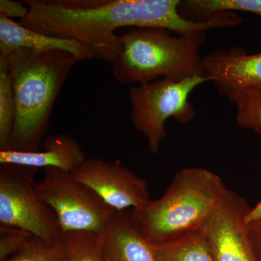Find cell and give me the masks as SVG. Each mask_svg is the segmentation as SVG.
I'll use <instances>...</instances> for the list:
<instances>
[{"label":"cell","mask_w":261,"mask_h":261,"mask_svg":"<svg viewBox=\"0 0 261 261\" xmlns=\"http://www.w3.org/2000/svg\"><path fill=\"white\" fill-rule=\"evenodd\" d=\"M180 0H25L29 11L20 23L60 39L80 43L94 58L113 64L123 43L124 27L167 29L176 34L211 30L210 21H195L180 13Z\"/></svg>","instance_id":"1"},{"label":"cell","mask_w":261,"mask_h":261,"mask_svg":"<svg viewBox=\"0 0 261 261\" xmlns=\"http://www.w3.org/2000/svg\"><path fill=\"white\" fill-rule=\"evenodd\" d=\"M5 57L11 73L15 104L8 150L38 152L57 98L79 60L65 51L27 49H18Z\"/></svg>","instance_id":"2"},{"label":"cell","mask_w":261,"mask_h":261,"mask_svg":"<svg viewBox=\"0 0 261 261\" xmlns=\"http://www.w3.org/2000/svg\"><path fill=\"white\" fill-rule=\"evenodd\" d=\"M228 190L213 171L184 168L162 197L132 209L130 217L149 243H173L200 231L224 202Z\"/></svg>","instance_id":"3"},{"label":"cell","mask_w":261,"mask_h":261,"mask_svg":"<svg viewBox=\"0 0 261 261\" xmlns=\"http://www.w3.org/2000/svg\"><path fill=\"white\" fill-rule=\"evenodd\" d=\"M206 32L173 35L165 29L128 28L119 34L123 49L112 64L113 76L125 85L205 76L200 49Z\"/></svg>","instance_id":"4"},{"label":"cell","mask_w":261,"mask_h":261,"mask_svg":"<svg viewBox=\"0 0 261 261\" xmlns=\"http://www.w3.org/2000/svg\"><path fill=\"white\" fill-rule=\"evenodd\" d=\"M208 82H211L208 76H193L179 82L160 79L130 87L128 96L130 121L145 137L152 154L159 152L168 137L166 123L170 118L182 124L195 118L190 94L196 87Z\"/></svg>","instance_id":"5"},{"label":"cell","mask_w":261,"mask_h":261,"mask_svg":"<svg viewBox=\"0 0 261 261\" xmlns=\"http://www.w3.org/2000/svg\"><path fill=\"white\" fill-rule=\"evenodd\" d=\"M44 171V178L36 185L37 195L55 213L63 233L104 232L118 211L71 173L54 167Z\"/></svg>","instance_id":"6"},{"label":"cell","mask_w":261,"mask_h":261,"mask_svg":"<svg viewBox=\"0 0 261 261\" xmlns=\"http://www.w3.org/2000/svg\"><path fill=\"white\" fill-rule=\"evenodd\" d=\"M37 170L0 164V226L21 228L47 243H58L64 233L55 213L37 195Z\"/></svg>","instance_id":"7"},{"label":"cell","mask_w":261,"mask_h":261,"mask_svg":"<svg viewBox=\"0 0 261 261\" xmlns=\"http://www.w3.org/2000/svg\"><path fill=\"white\" fill-rule=\"evenodd\" d=\"M70 173L118 212L137 208L149 200L147 182L121 161L109 163L101 159H87Z\"/></svg>","instance_id":"8"},{"label":"cell","mask_w":261,"mask_h":261,"mask_svg":"<svg viewBox=\"0 0 261 261\" xmlns=\"http://www.w3.org/2000/svg\"><path fill=\"white\" fill-rule=\"evenodd\" d=\"M250 208L243 197L228 190L224 202L200 231L214 261H258L244 223Z\"/></svg>","instance_id":"9"},{"label":"cell","mask_w":261,"mask_h":261,"mask_svg":"<svg viewBox=\"0 0 261 261\" xmlns=\"http://www.w3.org/2000/svg\"><path fill=\"white\" fill-rule=\"evenodd\" d=\"M202 66L230 102L244 91L261 87V53L247 55L240 47L216 49L202 56Z\"/></svg>","instance_id":"10"},{"label":"cell","mask_w":261,"mask_h":261,"mask_svg":"<svg viewBox=\"0 0 261 261\" xmlns=\"http://www.w3.org/2000/svg\"><path fill=\"white\" fill-rule=\"evenodd\" d=\"M38 152L0 151V164H16L32 168L54 167L72 172L87 158L79 142L65 133L48 135Z\"/></svg>","instance_id":"11"},{"label":"cell","mask_w":261,"mask_h":261,"mask_svg":"<svg viewBox=\"0 0 261 261\" xmlns=\"http://www.w3.org/2000/svg\"><path fill=\"white\" fill-rule=\"evenodd\" d=\"M18 49L62 51L73 55L79 61L94 59L92 53L80 43L25 28L13 19L0 14V56H8Z\"/></svg>","instance_id":"12"},{"label":"cell","mask_w":261,"mask_h":261,"mask_svg":"<svg viewBox=\"0 0 261 261\" xmlns=\"http://www.w3.org/2000/svg\"><path fill=\"white\" fill-rule=\"evenodd\" d=\"M102 238L106 261H159L153 245L125 211L115 214Z\"/></svg>","instance_id":"13"},{"label":"cell","mask_w":261,"mask_h":261,"mask_svg":"<svg viewBox=\"0 0 261 261\" xmlns=\"http://www.w3.org/2000/svg\"><path fill=\"white\" fill-rule=\"evenodd\" d=\"M241 11L261 16V0H185L179 5L184 17L190 20L205 21L216 13Z\"/></svg>","instance_id":"14"},{"label":"cell","mask_w":261,"mask_h":261,"mask_svg":"<svg viewBox=\"0 0 261 261\" xmlns=\"http://www.w3.org/2000/svg\"><path fill=\"white\" fill-rule=\"evenodd\" d=\"M152 245L159 261H214L201 231L173 243Z\"/></svg>","instance_id":"15"},{"label":"cell","mask_w":261,"mask_h":261,"mask_svg":"<svg viewBox=\"0 0 261 261\" xmlns=\"http://www.w3.org/2000/svg\"><path fill=\"white\" fill-rule=\"evenodd\" d=\"M13 81L6 57L0 56V151L8 150L14 123Z\"/></svg>","instance_id":"16"},{"label":"cell","mask_w":261,"mask_h":261,"mask_svg":"<svg viewBox=\"0 0 261 261\" xmlns=\"http://www.w3.org/2000/svg\"><path fill=\"white\" fill-rule=\"evenodd\" d=\"M102 235L87 231L65 233L63 242L67 261H106Z\"/></svg>","instance_id":"17"},{"label":"cell","mask_w":261,"mask_h":261,"mask_svg":"<svg viewBox=\"0 0 261 261\" xmlns=\"http://www.w3.org/2000/svg\"><path fill=\"white\" fill-rule=\"evenodd\" d=\"M233 104L239 126L261 135V87L244 91Z\"/></svg>","instance_id":"18"},{"label":"cell","mask_w":261,"mask_h":261,"mask_svg":"<svg viewBox=\"0 0 261 261\" xmlns=\"http://www.w3.org/2000/svg\"><path fill=\"white\" fill-rule=\"evenodd\" d=\"M5 261H67L64 242L50 243L37 238L27 248Z\"/></svg>","instance_id":"19"},{"label":"cell","mask_w":261,"mask_h":261,"mask_svg":"<svg viewBox=\"0 0 261 261\" xmlns=\"http://www.w3.org/2000/svg\"><path fill=\"white\" fill-rule=\"evenodd\" d=\"M21 228L0 226V261H5L21 252L37 238Z\"/></svg>","instance_id":"20"},{"label":"cell","mask_w":261,"mask_h":261,"mask_svg":"<svg viewBox=\"0 0 261 261\" xmlns=\"http://www.w3.org/2000/svg\"><path fill=\"white\" fill-rule=\"evenodd\" d=\"M29 9L23 3L13 1V0H1L0 1V14L13 18H20L23 20L28 15Z\"/></svg>","instance_id":"21"},{"label":"cell","mask_w":261,"mask_h":261,"mask_svg":"<svg viewBox=\"0 0 261 261\" xmlns=\"http://www.w3.org/2000/svg\"><path fill=\"white\" fill-rule=\"evenodd\" d=\"M245 228L257 260L261 261V219L253 224L245 226Z\"/></svg>","instance_id":"22"},{"label":"cell","mask_w":261,"mask_h":261,"mask_svg":"<svg viewBox=\"0 0 261 261\" xmlns=\"http://www.w3.org/2000/svg\"><path fill=\"white\" fill-rule=\"evenodd\" d=\"M261 219V201L254 207H250L245 214L244 223L245 226L253 224Z\"/></svg>","instance_id":"23"}]
</instances>
